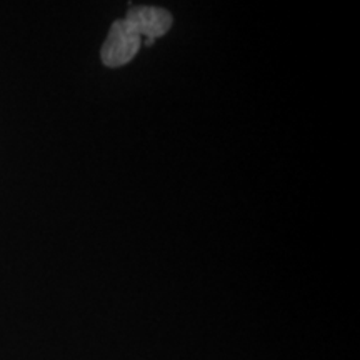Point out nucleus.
I'll return each instance as SVG.
<instances>
[{"instance_id": "f257e3e1", "label": "nucleus", "mask_w": 360, "mask_h": 360, "mask_svg": "<svg viewBox=\"0 0 360 360\" xmlns=\"http://www.w3.org/2000/svg\"><path fill=\"white\" fill-rule=\"evenodd\" d=\"M141 44L142 39L134 32L127 20H115L110 25L105 42L101 49L102 64L110 69H119V67L129 64L137 56Z\"/></svg>"}, {"instance_id": "f03ea898", "label": "nucleus", "mask_w": 360, "mask_h": 360, "mask_svg": "<svg viewBox=\"0 0 360 360\" xmlns=\"http://www.w3.org/2000/svg\"><path fill=\"white\" fill-rule=\"evenodd\" d=\"M127 24L141 39L152 40L162 37L170 30L174 24L172 13L162 7L141 6L132 7L125 17Z\"/></svg>"}]
</instances>
